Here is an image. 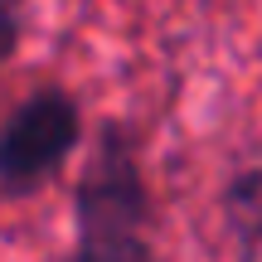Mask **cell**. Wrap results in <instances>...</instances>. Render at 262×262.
<instances>
[{"instance_id":"cell-2","label":"cell","mask_w":262,"mask_h":262,"mask_svg":"<svg viewBox=\"0 0 262 262\" xmlns=\"http://www.w3.org/2000/svg\"><path fill=\"white\" fill-rule=\"evenodd\" d=\"M146 219L150 199L136 160H131V146L117 126H107L93 150V165L78 185V233L83 228H146Z\"/></svg>"},{"instance_id":"cell-4","label":"cell","mask_w":262,"mask_h":262,"mask_svg":"<svg viewBox=\"0 0 262 262\" xmlns=\"http://www.w3.org/2000/svg\"><path fill=\"white\" fill-rule=\"evenodd\" d=\"M228 219H233V233L243 238V248L262 257V165L243 170L228 185Z\"/></svg>"},{"instance_id":"cell-5","label":"cell","mask_w":262,"mask_h":262,"mask_svg":"<svg viewBox=\"0 0 262 262\" xmlns=\"http://www.w3.org/2000/svg\"><path fill=\"white\" fill-rule=\"evenodd\" d=\"M19 44V15H15V0H0V63L15 54Z\"/></svg>"},{"instance_id":"cell-1","label":"cell","mask_w":262,"mask_h":262,"mask_svg":"<svg viewBox=\"0 0 262 262\" xmlns=\"http://www.w3.org/2000/svg\"><path fill=\"white\" fill-rule=\"evenodd\" d=\"M78 136H83V117H78L68 93L25 97V107L0 131V189L5 194H34L73 156Z\"/></svg>"},{"instance_id":"cell-3","label":"cell","mask_w":262,"mask_h":262,"mask_svg":"<svg viewBox=\"0 0 262 262\" xmlns=\"http://www.w3.org/2000/svg\"><path fill=\"white\" fill-rule=\"evenodd\" d=\"M73 262H160L146 243V228H83Z\"/></svg>"}]
</instances>
